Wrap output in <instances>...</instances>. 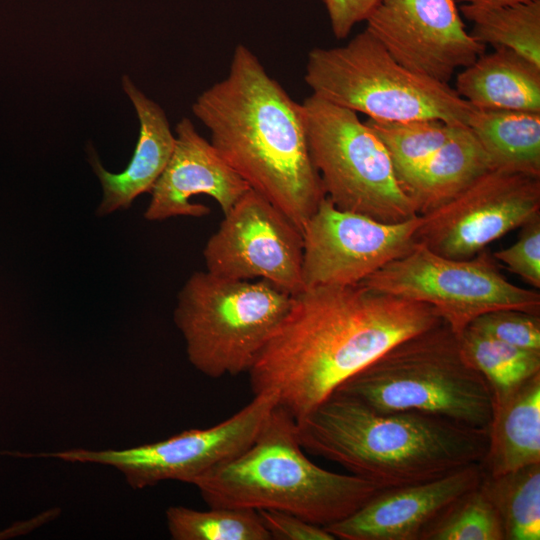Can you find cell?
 I'll return each instance as SVG.
<instances>
[{
	"mask_svg": "<svg viewBox=\"0 0 540 540\" xmlns=\"http://www.w3.org/2000/svg\"><path fill=\"white\" fill-rule=\"evenodd\" d=\"M493 258L534 288H540V216L521 227L518 239L495 251Z\"/></svg>",
	"mask_w": 540,
	"mask_h": 540,
	"instance_id": "f1b7e54d",
	"label": "cell"
},
{
	"mask_svg": "<svg viewBox=\"0 0 540 540\" xmlns=\"http://www.w3.org/2000/svg\"><path fill=\"white\" fill-rule=\"evenodd\" d=\"M540 463V372L492 400L485 473L497 476Z\"/></svg>",
	"mask_w": 540,
	"mask_h": 540,
	"instance_id": "ac0fdd59",
	"label": "cell"
},
{
	"mask_svg": "<svg viewBox=\"0 0 540 540\" xmlns=\"http://www.w3.org/2000/svg\"><path fill=\"white\" fill-rule=\"evenodd\" d=\"M193 485L209 507L277 510L322 527L351 515L381 490L310 461L299 443L296 421L278 404L247 449Z\"/></svg>",
	"mask_w": 540,
	"mask_h": 540,
	"instance_id": "277c9868",
	"label": "cell"
},
{
	"mask_svg": "<svg viewBox=\"0 0 540 540\" xmlns=\"http://www.w3.org/2000/svg\"><path fill=\"white\" fill-rule=\"evenodd\" d=\"M442 319L428 304L362 284L304 288L248 371L295 421L396 343Z\"/></svg>",
	"mask_w": 540,
	"mask_h": 540,
	"instance_id": "6da1fadb",
	"label": "cell"
},
{
	"mask_svg": "<svg viewBox=\"0 0 540 540\" xmlns=\"http://www.w3.org/2000/svg\"><path fill=\"white\" fill-rule=\"evenodd\" d=\"M528 0H456L462 4H472L487 7L508 6L517 3H522Z\"/></svg>",
	"mask_w": 540,
	"mask_h": 540,
	"instance_id": "1f68e13d",
	"label": "cell"
},
{
	"mask_svg": "<svg viewBox=\"0 0 540 540\" xmlns=\"http://www.w3.org/2000/svg\"><path fill=\"white\" fill-rule=\"evenodd\" d=\"M303 450L381 489L441 478L482 463L488 430L416 412H380L334 391L296 421Z\"/></svg>",
	"mask_w": 540,
	"mask_h": 540,
	"instance_id": "3957f363",
	"label": "cell"
},
{
	"mask_svg": "<svg viewBox=\"0 0 540 540\" xmlns=\"http://www.w3.org/2000/svg\"><path fill=\"white\" fill-rule=\"evenodd\" d=\"M385 146L400 186L453 134L457 126L440 120L365 122Z\"/></svg>",
	"mask_w": 540,
	"mask_h": 540,
	"instance_id": "d4e9b609",
	"label": "cell"
},
{
	"mask_svg": "<svg viewBox=\"0 0 540 540\" xmlns=\"http://www.w3.org/2000/svg\"><path fill=\"white\" fill-rule=\"evenodd\" d=\"M302 108L312 162L336 207L386 223L417 216L385 146L356 112L313 94Z\"/></svg>",
	"mask_w": 540,
	"mask_h": 540,
	"instance_id": "ba28073f",
	"label": "cell"
},
{
	"mask_svg": "<svg viewBox=\"0 0 540 540\" xmlns=\"http://www.w3.org/2000/svg\"><path fill=\"white\" fill-rule=\"evenodd\" d=\"M479 486L500 517L505 540L540 539V463L497 476L483 470Z\"/></svg>",
	"mask_w": 540,
	"mask_h": 540,
	"instance_id": "603a6c76",
	"label": "cell"
},
{
	"mask_svg": "<svg viewBox=\"0 0 540 540\" xmlns=\"http://www.w3.org/2000/svg\"><path fill=\"white\" fill-rule=\"evenodd\" d=\"M483 466L475 463L441 478L381 489L346 518L324 528L342 540H419L452 501L477 487Z\"/></svg>",
	"mask_w": 540,
	"mask_h": 540,
	"instance_id": "2e32d148",
	"label": "cell"
},
{
	"mask_svg": "<svg viewBox=\"0 0 540 540\" xmlns=\"http://www.w3.org/2000/svg\"><path fill=\"white\" fill-rule=\"evenodd\" d=\"M335 391L380 412L416 411L488 430L492 392L443 321L396 343Z\"/></svg>",
	"mask_w": 540,
	"mask_h": 540,
	"instance_id": "5b68a950",
	"label": "cell"
},
{
	"mask_svg": "<svg viewBox=\"0 0 540 540\" xmlns=\"http://www.w3.org/2000/svg\"><path fill=\"white\" fill-rule=\"evenodd\" d=\"M420 216L416 242L448 258L469 259L540 216V177L490 169Z\"/></svg>",
	"mask_w": 540,
	"mask_h": 540,
	"instance_id": "8fae6325",
	"label": "cell"
},
{
	"mask_svg": "<svg viewBox=\"0 0 540 540\" xmlns=\"http://www.w3.org/2000/svg\"><path fill=\"white\" fill-rule=\"evenodd\" d=\"M304 80L313 95L375 120L467 126L474 108L448 83L402 66L366 29L345 45L312 49Z\"/></svg>",
	"mask_w": 540,
	"mask_h": 540,
	"instance_id": "8992f818",
	"label": "cell"
},
{
	"mask_svg": "<svg viewBox=\"0 0 540 540\" xmlns=\"http://www.w3.org/2000/svg\"><path fill=\"white\" fill-rule=\"evenodd\" d=\"M460 12L472 23L475 41L513 50L540 66V0L498 7L462 4Z\"/></svg>",
	"mask_w": 540,
	"mask_h": 540,
	"instance_id": "7402d4cb",
	"label": "cell"
},
{
	"mask_svg": "<svg viewBox=\"0 0 540 540\" xmlns=\"http://www.w3.org/2000/svg\"><path fill=\"white\" fill-rule=\"evenodd\" d=\"M336 39L346 38L353 27L366 21L380 0H321Z\"/></svg>",
	"mask_w": 540,
	"mask_h": 540,
	"instance_id": "4dcf8cb0",
	"label": "cell"
},
{
	"mask_svg": "<svg viewBox=\"0 0 540 540\" xmlns=\"http://www.w3.org/2000/svg\"><path fill=\"white\" fill-rule=\"evenodd\" d=\"M21 534V529L17 523H15L12 527L6 528L3 531H0V539L10 538L14 536H18Z\"/></svg>",
	"mask_w": 540,
	"mask_h": 540,
	"instance_id": "d6a6232c",
	"label": "cell"
},
{
	"mask_svg": "<svg viewBox=\"0 0 540 540\" xmlns=\"http://www.w3.org/2000/svg\"><path fill=\"white\" fill-rule=\"evenodd\" d=\"M192 111L250 189L302 231L325 197L310 156L302 104L247 46L238 44L228 74L197 97Z\"/></svg>",
	"mask_w": 540,
	"mask_h": 540,
	"instance_id": "7a4b0ae2",
	"label": "cell"
},
{
	"mask_svg": "<svg viewBox=\"0 0 540 540\" xmlns=\"http://www.w3.org/2000/svg\"><path fill=\"white\" fill-rule=\"evenodd\" d=\"M458 339L465 360L487 381L492 400L540 372V351L509 345L469 327Z\"/></svg>",
	"mask_w": 540,
	"mask_h": 540,
	"instance_id": "cb8c5ba5",
	"label": "cell"
},
{
	"mask_svg": "<svg viewBox=\"0 0 540 540\" xmlns=\"http://www.w3.org/2000/svg\"><path fill=\"white\" fill-rule=\"evenodd\" d=\"M467 126L492 169L540 177V112L473 108Z\"/></svg>",
	"mask_w": 540,
	"mask_h": 540,
	"instance_id": "44dd1931",
	"label": "cell"
},
{
	"mask_svg": "<svg viewBox=\"0 0 540 540\" xmlns=\"http://www.w3.org/2000/svg\"><path fill=\"white\" fill-rule=\"evenodd\" d=\"M277 400L274 392L254 394L246 406L216 425L185 430L136 447L119 450L73 448L18 455L112 466L123 474L133 489L152 487L168 480L193 484L212 468L247 449Z\"/></svg>",
	"mask_w": 540,
	"mask_h": 540,
	"instance_id": "30bf717a",
	"label": "cell"
},
{
	"mask_svg": "<svg viewBox=\"0 0 540 540\" xmlns=\"http://www.w3.org/2000/svg\"><path fill=\"white\" fill-rule=\"evenodd\" d=\"M292 296L264 280L194 272L181 288L174 310L189 362L215 379L248 373L286 316Z\"/></svg>",
	"mask_w": 540,
	"mask_h": 540,
	"instance_id": "52a82bcc",
	"label": "cell"
},
{
	"mask_svg": "<svg viewBox=\"0 0 540 540\" xmlns=\"http://www.w3.org/2000/svg\"><path fill=\"white\" fill-rule=\"evenodd\" d=\"M454 89L477 109L540 112V66L507 48L481 54Z\"/></svg>",
	"mask_w": 540,
	"mask_h": 540,
	"instance_id": "d6986e66",
	"label": "cell"
},
{
	"mask_svg": "<svg viewBox=\"0 0 540 540\" xmlns=\"http://www.w3.org/2000/svg\"><path fill=\"white\" fill-rule=\"evenodd\" d=\"M490 169V160L472 130L457 126L451 137L401 187L417 215H424Z\"/></svg>",
	"mask_w": 540,
	"mask_h": 540,
	"instance_id": "ffe728a7",
	"label": "cell"
},
{
	"mask_svg": "<svg viewBox=\"0 0 540 540\" xmlns=\"http://www.w3.org/2000/svg\"><path fill=\"white\" fill-rule=\"evenodd\" d=\"M171 157L151 190L144 213L149 221L172 217H203L210 209L190 199L204 194L214 199L223 214L250 189L223 159L212 143L201 136L189 118L175 128Z\"/></svg>",
	"mask_w": 540,
	"mask_h": 540,
	"instance_id": "9a60e30c",
	"label": "cell"
},
{
	"mask_svg": "<svg viewBox=\"0 0 540 540\" xmlns=\"http://www.w3.org/2000/svg\"><path fill=\"white\" fill-rule=\"evenodd\" d=\"M360 284L428 304L457 336L488 312L515 309L540 315L539 292L509 282L487 249L469 259H452L416 242Z\"/></svg>",
	"mask_w": 540,
	"mask_h": 540,
	"instance_id": "9c48e42d",
	"label": "cell"
},
{
	"mask_svg": "<svg viewBox=\"0 0 540 540\" xmlns=\"http://www.w3.org/2000/svg\"><path fill=\"white\" fill-rule=\"evenodd\" d=\"M271 540H335L324 527L296 515L277 511L257 510Z\"/></svg>",
	"mask_w": 540,
	"mask_h": 540,
	"instance_id": "f546056e",
	"label": "cell"
},
{
	"mask_svg": "<svg viewBox=\"0 0 540 540\" xmlns=\"http://www.w3.org/2000/svg\"><path fill=\"white\" fill-rule=\"evenodd\" d=\"M170 506L166 522L174 540H271L257 510Z\"/></svg>",
	"mask_w": 540,
	"mask_h": 540,
	"instance_id": "484cf974",
	"label": "cell"
},
{
	"mask_svg": "<svg viewBox=\"0 0 540 540\" xmlns=\"http://www.w3.org/2000/svg\"><path fill=\"white\" fill-rule=\"evenodd\" d=\"M366 23L402 66L443 83L486 51L466 30L456 0H380Z\"/></svg>",
	"mask_w": 540,
	"mask_h": 540,
	"instance_id": "5bb4252c",
	"label": "cell"
},
{
	"mask_svg": "<svg viewBox=\"0 0 540 540\" xmlns=\"http://www.w3.org/2000/svg\"><path fill=\"white\" fill-rule=\"evenodd\" d=\"M223 215L203 249L206 271L264 280L291 295L303 289V234L285 214L249 189Z\"/></svg>",
	"mask_w": 540,
	"mask_h": 540,
	"instance_id": "7c38bea8",
	"label": "cell"
},
{
	"mask_svg": "<svg viewBox=\"0 0 540 540\" xmlns=\"http://www.w3.org/2000/svg\"><path fill=\"white\" fill-rule=\"evenodd\" d=\"M421 216L386 223L336 207L324 197L302 229L303 289L347 286L407 254Z\"/></svg>",
	"mask_w": 540,
	"mask_h": 540,
	"instance_id": "4fadbf2b",
	"label": "cell"
},
{
	"mask_svg": "<svg viewBox=\"0 0 540 540\" xmlns=\"http://www.w3.org/2000/svg\"><path fill=\"white\" fill-rule=\"evenodd\" d=\"M122 87L136 110L140 123L139 137L130 162L120 173L107 171L96 155L91 157L103 189V199L97 210L100 216L127 209L139 195L150 193L175 144L164 110L139 90L127 75L122 77Z\"/></svg>",
	"mask_w": 540,
	"mask_h": 540,
	"instance_id": "e0dca14e",
	"label": "cell"
},
{
	"mask_svg": "<svg viewBox=\"0 0 540 540\" xmlns=\"http://www.w3.org/2000/svg\"><path fill=\"white\" fill-rule=\"evenodd\" d=\"M419 540H505V535L496 509L478 485L446 506Z\"/></svg>",
	"mask_w": 540,
	"mask_h": 540,
	"instance_id": "4316f807",
	"label": "cell"
},
{
	"mask_svg": "<svg viewBox=\"0 0 540 540\" xmlns=\"http://www.w3.org/2000/svg\"><path fill=\"white\" fill-rule=\"evenodd\" d=\"M468 327L509 345L540 351V315L502 309L480 315Z\"/></svg>",
	"mask_w": 540,
	"mask_h": 540,
	"instance_id": "83f0119b",
	"label": "cell"
}]
</instances>
